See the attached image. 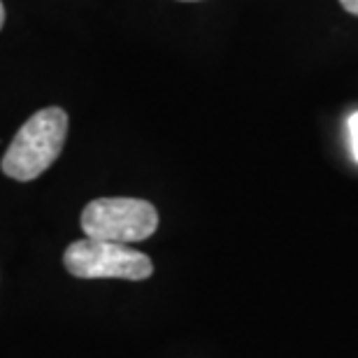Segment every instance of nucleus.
I'll return each mask as SVG.
<instances>
[{
    "label": "nucleus",
    "mask_w": 358,
    "mask_h": 358,
    "mask_svg": "<svg viewBox=\"0 0 358 358\" xmlns=\"http://www.w3.org/2000/svg\"><path fill=\"white\" fill-rule=\"evenodd\" d=\"M184 3H196V0H184Z\"/></svg>",
    "instance_id": "0eeeda50"
},
{
    "label": "nucleus",
    "mask_w": 358,
    "mask_h": 358,
    "mask_svg": "<svg viewBox=\"0 0 358 358\" xmlns=\"http://www.w3.org/2000/svg\"><path fill=\"white\" fill-rule=\"evenodd\" d=\"M340 3L349 14H356V17H358V0H340Z\"/></svg>",
    "instance_id": "39448f33"
},
{
    "label": "nucleus",
    "mask_w": 358,
    "mask_h": 358,
    "mask_svg": "<svg viewBox=\"0 0 358 358\" xmlns=\"http://www.w3.org/2000/svg\"><path fill=\"white\" fill-rule=\"evenodd\" d=\"M5 24V7H3V0H0V28Z\"/></svg>",
    "instance_id": "423d86ee"
},
{
    "label": "nucleus",
    "mask_w": 358,
    "mask_h": 358,
    "mask_svg": "<svg viewBox=\"0 0 358 358\" xmlns=\"http://www.w3.org/2000/svg\"><path fill=\"white\" fill-rule=\"evenodd\" d=\"M68 135V114L61 107H45L35 112L3 156V173L17 182L40 177L59 159Z\"/></svg>",
    "instance_id": "f257e3e1"
},
{
    "label": "nucleus",
    "mask_w": 358,
    "mask_h": 358,
    "mask_svg": "<svg viewBox=\"0 0 358 358\" xmlns=\"http://www.w3.org/2000/svg\"><path fill=\"white\" fill-rule=\"evenodd\" d=\"M349 140H352V154L354 161L358 163V112L349 117Z\"/></svg>",
    "instance_id": "20e7f679"
},
{
    "label": "nucleus",
    "mask_w": 358,
    "mask_h": 358,
    "mask_svg": "<svg viewBox=\"0 0 358 358\" xmlns=\"http://www.w3.org/2000/svg\"><path fill=\"white\" fill-rule=\"evenodd\" d=\"M68 272L80 279H140L152 277L154 266L147 254L128 245L103 240H77L66 249L63 256Z\"/></svg>",
    "instance_id": "7ed1b4c3"
},
{
    "label": "nucleus",
    "mask_w": 358,
    "mask_h": 358,
    "mask_svg": "<svg viewBox=\"0 0 358 358\" xmlns=\"http://www.w3.org/2000/svg\"><path fill=\"white\" fill-rule=\"evenodd\" d=\"M156 228V207L138 198H98L82 212V231L91 240L133 245L152 238Z\"/></svg>",
    "instance_id": "f03ea898"
}]
</instances>
